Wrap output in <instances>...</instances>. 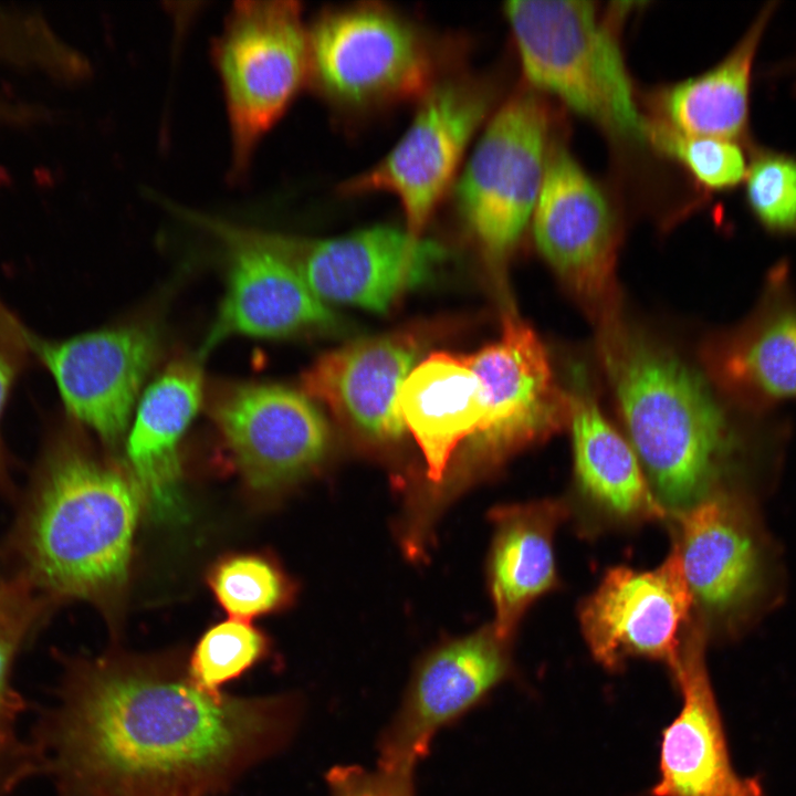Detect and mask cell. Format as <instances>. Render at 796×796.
Segmentation results:
<instances>
[{
	"label": "cell",
	"mask_w": 796,
	"mask_h": 796,
	"mask_svg": "<svg viewBox=\"0 0 796 796\" xmlns=\"http://www.w3.org/2000/svg\"><path fill=\"white\" fill-rule=\"evenodd\" d=\"M301 700L77 662L33 734L59 796H207L294 734Z\"/></svg>",
	"instance_id": "6da1fadb"
},
{
	"label": "cell",
	"mask_w": 796,
	"mask_h": 796,
	"mask_svg": "<svg viewBox=\"0 0 796 796\" xmlns=\"http://www.w3.org/2000/svg\"><path fill=\"white\" fill-rule=\"evenodd\" d=\"M600 331L604 365L629 443L662 507L683 511L706 495L737 450L736 416L745 410L721 398L696 367L618 315Z\"/></svg>",
	"instance_id": "7a4b0ae2"
},
{
	"label": "cell",
	"mask_w": 796,
	"mask_h": 796,
	"mask_svg": "<svg viewBox=\"0 0 796 796\" xmlns=\"http://www.w3.org/2000/svg\"><path fill=\"white\" fill-rule=\"evenodd\" d=\"M142 498L132 478L67 441L39 468L17 530L25 576L48 601H98L124 584Z\"/></svg>",
	"instance_id": "3957f363"
},
{
	"label": "cell",
	"mask_w": 796,
	"mask_h": 796,
	"mask_svg": "<svg viewBox=\"0 0 796 796\" xmlns=\"http://www.w3.org/2000/svg\"><path fill=\"white\" fill-rule=\"evenodd\" d=\"M528 82L554 94L611 137L648 142L622 54L594 2L515 0L504 4Z\"/></svg>",
	"instance_id": "277c9868"
},
{
	"label": "cell",
	"mask_w": 796,
	"mask_h": 796,
	"mask_svg": "<svg viewBox=\"0 0 796 796\" xmlns=\"http://www.w3.org/2000/svg\"><path fill=\"white\" fill-rule=\"evenodd\" d=\"M549 116L533 91L510 97L488 123L455 188L458 210L489 261L520 240L543 184Z\"/></svg>",
	"instance_id": "5b68a950"
},
{
	"label": "cell",
	"mask_w": 796,
	"mask_h": 796,
	"mask_svg": "<svg viewBox=\"0 0 796 796\" xmlns=\"http://www.w3.org/2000/svg\"><path fill=\"white\" fill-rule=\"evenodd\" d=\"M226 96L233 164L243 170L262 135L308 74V32L294 1H241L214 48Z\"/></svg>",
	"instance_id": "8992f818"
},
{
	"label": "cell",
	"mask_w": 796,
	"mask_h": 796,
	"mask_svg": "<svg viewBox=\"0 0 796 796\" xmlns=\"http://www.w3.org/2000/svg\"><path fill=\"white\" fill-rule=\"evenodd\" d=\"M308 74L332 100L353 106L425 95L433 64L418 30L380 4L323 13L308 31Z\"/></svg>",
	"instance_id": "52a82bcc"
},
{
	"label": "cell",
	"mask_w": 796,
	"mask_h": 796,
	"mask_svg": "<svg viewBox=\"0 0 796 796\" xmlns=\"http://www.w3.org/2000/svg\"><path fill=\"white\" fill-rule=\"evenodd\" d=\"M532 218L538 251L583 306L599 323L617 314L616 214L601 188L563 146L548 151Z\"/></svg>",
	"instance_id": "ba28073f"
},
{
	"label": "cell",
	"mask_w": 796,
	"mask_h": 796,
	"mask_svg": "<svg viewBox=\"0 0 796 796\" xmlns=\"http://www.w3.org/2000/svg\"><path fill=\"white\" fill-rule=\"evenodd\" d=\"M409 128L371 169L348 180L344 190L395 195L408 232L417 238L455 175L464 151L489 109L490 97L475 84H433Z\"/></svg>",
	"instance_id": "9c48e42d"
},
{
	"label": "cell",
	"mask_w": 796,
	"mask_h": 796,
	"mask_svg": "<svg viewBox=\"0 0 796 796\" xmlns=\"http://www.w3.org/2000/svg\"><path fill=\"white\" fill-rule=\"evenodd\" d=\"M461 357L486 397L484 419L469 439L476 457L495 463L568 423L569 394L558 386L540 337L514 313L504 316L495 343Z\"/></svg>",
	"instance_id": "30bf717a"
},
{
	"label": "cell",
	"mask_w": 796,
	"mask_h": 796,
	"mask_svg": "<svg viewBox=\"0 0 796 796\" xmlns=\"http://www.w3.org/2000/svg\"><path fill=\"white\" fill-rule=\"evenodd\" d=\"M21 335L54 378L69 415L116 443L159 354L154 328L128 324L63 341L39 339L25 331Z\"/></svg>",
	"instance_id": "8fae6325"
},
{
	"label": "cell",
	"mask_w": 796,
	"mask_h": 796,
	"mask_svg": "<svg viewBox=\"0 0 796 796\" xmlns=\"http://www.w3.org/2000/svg\"><path fill=\"white\" fill-rule=\"evenodd\" d=\"M507 642L485 628L423 658L380 734L378 766L415 771L438 732L479 705L506 678Z\"/></svg>",
	"instance_id": "7c38bea8"
},
{
	"label": "cell",
	"mask_w": 796,
	"mask_h": 796,
	"mask_svg": "<svg viewBox=\"0 0 796 796\" xmlns=\"http://www.w3.org/2000/svg\"><path fill=\"white\" fill-rule=\"evenodd\" d=\"M208 408L234 462L255 490L293 481L326 451L324 418L306 395L284 386L226 384L216 389Z\"/></svg>",
	"instance_id": "4fadbf2b"
},
{
	"label": "cell",
	"mask_w": 796,
	"mask_h": 796,
	"mask_svg": "<svg viewBox=\"0 0 796 796\" xmlns=\"http://www.w3.org/2000/svg\"><path fill=\"white\" fill-rule=\"evenodd\" d=\"M694 598L677 546L652 570L608 569L579 609L584 638L593 657L617 670L628 658L643 657L669 666L677 659L682 626L691 619Z\"/></svg>",
	"instance_id": "5bb4252c"
},
{
	"label": "cell",
	"mask_w": 796,
	"mask_h": 796,
	"mask_svg": "<svg viewBox=\"0 0 796 796\" xmlns=\"http://www.w3.org/2000/svg\"><path fill=\"white\" fill-rule=\"evenodd\" d=\"M312 293L325 302L386 312L397 296L419 283L442 256L434 243L387 226L341 238L297 240L268 234Z\"/></svg>",
	"instance_id": "9a60e30c"
},
{
	"label": "cell",
	"mask_w": 796,
	"mask_h": 796,
	"mask_svg": "<svg viewBox=\"0 0 796 796\" xmlns=\"http://www.w3.org/2000/svg\"><path fill=\"white\" fill-rule=\"evenodd\" d=\"M704 653L703 630L693 625L670 667L682 708L662 732L651 796H765L757 778L740 776L731 764Z\"/></svg>",
	"instance_id": "2e32d148"
},
{
	"label": "cell",
	"mask_w": 796,
	"mask_h": 796,
	"mask_svg": "<svg viewBox=\"0 0 796 796\" xmlns=\"http://www.w3.org/2000/svg\"><path fill=\"white\" fill-rule=\"evenodd\" d=\"M228 241V287L200 352L231 336L275 338L327 326L335 316L265 233L218 226Z\"/></svg>",
	"instance_id": "e0dca14e"
},
{
	"label": "cell",
	"mask_w": 796,
	"mask_h": 796,
	"mask_svg": "<svg viewBox=\"0 0 796 796\" xmlns=\"http://www.w3.org/2000/svg\"><path fill=\"white\" fill-rule=\"evenodd\" d=\"M709 362L714 384L742 410L767 415L796 399V294L786 263L769 271L751 314L713 342Z\"/></svg>",
	"instance_id": "ac0fdd59"
},
{
	"label": "cell",
	"mask_w": 796,
	"mask_h": 796,
	"mask_svg": "<svg viewBox=\"0 0 796 796\" xmlns=\"http://www.w3.org/2000/svg\"><path fill=\"white\" fill-rule=\"evenodd\" d=\"M417 356V343L405 335L363 338L321 356L302 386L363 434L394 440L406 429L398 395Z\"/></svg>",
	"instance_id": "d6986e66"
},
{
	"label": "cell",
	"mask_w": 796,
	"mask_h": 796,
	"mask_svg": "<svg viewBox=\"0 0 796 796\" xmlns=\"http://www.w3.org/2000/svg\"><path fill=\"white\" fill-rule=\"evenodd\" d=\"M203 378L195 359H177L151 381L134 411L126 454L142 501L160 520L181 514L179 446L196 417Z\"/></svg>",
	"instance_id": "ffe728a7"
},
{
	"label": "cell",
	"mask_w": 796,
	"mask_h": 796,
	"mask_svg": "<svg viewBox=\"0 0 796 796\" xmlns=\"http://www.w3.org/2000/svg\"><path fill=\"white\" fill-rule=\"evenodd\" d=\"M675 516L680 541L674 545L694 603L714 614L742 606L761 574L758 547L742 510L724 495H705Z\"/></svg>",
	"instance_id": "44dd1931"
},
{
	"label": "cell",
	"mask_w": 796,
	"mask_h": 796,
	"mask_svg": "<svg viewBox=\"0 0 796 796\" xmlns=\"http://www.w3.org/2000/svg\"><path fill=\"white\" fill-rule=\"evenodd\" d=\"M398 409L423 453L430 479L439 481L459 443L481 426L486 397L482 381L461 356L434 353L405 379Z\"/></svg>",
	"instance_id": "7402d4cb"
},
{
	"label": "cell",
	"mask_w": 796,
	"mask_h": 796,
	"mask_svg": "<svg viewBox=\"0 0 796 796\" xmlns=\"http://www.w3.org/2000/svg\"><path fill=\"white\" fill-rule=\"evenodd\" d=\"M566 511L543 500L495 512L490 561L493 629L509 641L527 607L556 584L553 540Z\"/></svg>",
	"instance_id": "603a6c76"
},
{
	"label": "cell",
	"mask_w": 796,
	"mask_h": 796,
	"mask_svg": "<svg viewBox=\"0 0 796 796\" xmlns=\"http://www.w3.org/2000/svg\"><path fill=\"white\" fill-rule=\"evenodd\" d=\"M776 6L775 1L766 3L722 61L666 90L660 122L685 135L747 145L754 60Z\"/></svg>",
	"instance_id": "cb8c5ba5"
},
{
	"label": "cell",
	"mask_w": 796,
	"mask_h": 796,
	"mask_svg": "<svg viewBox=\"0 0 796 796\" xmlns=\"http://www.w3.org/2000/svg\"><path fill=\"white\" fill-rule=\"evenodd\" d=\"M576 480L585 495L611 515L661 519L656 499L631 444L610 425L582 387L569 392Z\"/></svg>",
	"instance_id": "d4e9b609"
},
{
	"label": "cell",
	"mask_w": 796,
	"mask_h": 796,
	"mask_svg": "<svg viewBox=\"0 0 796 796\" xmlns=\"http://www.w3.org/2000/svg\"><path fill=\"white\" fill-rule=\"evenodd\" d=\"M208 584L230 617L248 622L280 609L291 587L281 569L258 554H234L219 559L208 573Z\"/></svg>",
	"instance_id": "484cf974"
},
{
	"label": "cell",
	"mask_w": 796,
	"mask_h": 796,
	"mask_svg": "<svg viewBox=\"0 0 796 796\" xmlns=\"http://www.w3.org/2000/svg\"><path fill=\"white\" fill-rule=\"evenodd\" d=\"M48 600L22 574L0 584V744L18 740L25 701L11 685L14 659Z\"/></svg>",
	"instance_id": "4316f807"
},
{
	"label": "cell",
	"mask_w": 796,
	"mask_h": 796,
	"mask_svg": "<svg viewBox=\"0 0 796 796\" xmlns=\"http://www.w3.org/2000/svg\"><path fill=\"white\" fill-rule=\"evenodd\" d=\"M269 651L265 635L245 621L229 620L209 628L197 642L188 666V679L210 695L262 661Z\"/></svg>",
	"instance_id": "83f0119b"
},
{
	"label": "cell",
	"mask_w": 796,
	"mask_h": 796,
	"mask_svg": "<svg viewBox=\"0 0 796 796\" xmlns=\"http://www.w3.org/2000/svg\"><path fill=\"white\" fill-rule=\"evenodd\" d=\"M648 142L679 160L711 191H725L744 181L747 170L745 144L735 140L679 133L660 121H650Z\"/></svg>",
	"instance_id": "f1b7e54d"
},
{
	"label": "cell",
	"mask_w": 796,
	"mask_h": 796,
	"mask_svg": "<svg viewBox=\"0 0 796 796\" xmlns=\"http://www.w3.org/2000/svg\"><path fill=\"white\" fill-rule=\"evenodd\" d=\"M743 182L746 206L766 231L796 234V155L753 146Z\"/></svg>",
	"instance_id": "f546056e"
},
{
	"label": "cell",
	"mask_w": 796,
	"mask_h": 796,
	"mask_svg": "<svg viewBox=\"0 0 796 796\" xmlns=\"http://www.w3.org/2000/svg\"><path fill=\"white\" fill-rule=\"evenodd\" d=\"M329 796H416L413 771L337 765L326 775Z\"/></svg>",
	"instance_id": "4dcf8cb0"
},
{
	"label": "cell",
	"mask_w": 796,
	"mask_h": 796,
	"mask_svg": "<svg viewBox=\"0 0 796 796\" xmlns=\"http://www.w3.org/2000/svg\"><path fill=\"white\" fill-rule=\"evenodd\" d=\"M40 773H43L42 761L32 742L18 739L0 744V796H11L21 784Z\"/></svg>",
	"instance_id": "1f68e13d"
},
{
	"label": "cell",
	"mask_w": 796,
	"mask_h": 796,
	"mask_svg": "<svg viewBox=\"0 0 796 796\" xmlns=\"http://www.w3.org/2000/svg\"><path fill=\"white\" fill-rule=\"evenodd\" d=\"M17 336L18 328H15V332L14 328H11L9 334L0 332V419L20 366V354L18 353V348L23 345V339L21 333L18 342L14 341ZM11 489L12 486L10 484V478L0 439V490L8 493Z\"/></svg>",
	"instance_id": "d6a6232c"
}]
</instances>
